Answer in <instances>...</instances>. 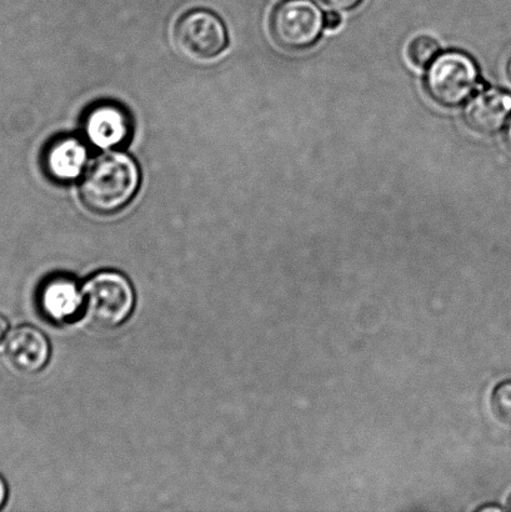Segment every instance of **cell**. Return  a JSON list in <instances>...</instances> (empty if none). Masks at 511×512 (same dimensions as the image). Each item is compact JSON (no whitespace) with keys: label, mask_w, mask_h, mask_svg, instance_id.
I'll return each instance as SVG.
<instances>
[{"label":"cell","mask_w":511,"mask_h":512,"mask_svg":"<svg viewBox=\"0 0 511 512\" xmlns=\"http://www.w3.org/2000/svg\"><path fill=\"white\" fill-rule=\"evenodd\" d=\"M140 187V172L132 157L105 153L89 165L80 182L84 207L95 214H114L132 202Z\"/></svg>","instance_id":"cell-1"},{"label":"cell","mask_w":511,"mask_h":512,"mask_svg":"<svg viewBox=\"0 0 511 512\" xmlns=\"http://www.w3.org/2000/svg\"><path fill=\"white\" fill-rule=\"evenodd\" d=\"M83 313L95 328H119L132 315L135 306L133 284L117 270H102L82 286Z\"/></svg>","instance_id":"cell-2"},{"label":"cell","mask_w":511,"mask_h":512,"mask_svg":"<svg viewBox=\"0 0 511 512\" xmlns=\"http://www.w3.org/2000/svg\"><path fill=\"white\" fill-rule=\"evenodd\" d=\"M479 70L469 55L457 52L439 54L430 64L425 88L435 102L458 107L479 87Z\"/></svg>","instance_id":"cell-3"},{"label":"cell","mask_w":511,"mask_h":512,"mask_svg":"<svg viewBox=\"0 0 511 512\" xmlns=\"http://www.w3.org/2000/svg\"><path fill=\"white\" fill-rule=\"evenodd\" d=\"M178 52L193 62L205 63L219 57L228 45V32L217 14L194 9L180 17L173 30Z\"/></svg>","instance_id":"cell-4"},{"label":"cell","mask_w":511,"mask_h":512,"mask_svg":"<svg viewBox=\"0 0 511 512\" xmlns=\"http://www.w3.org/2000/svg\"><path fill=\"white\" fill-rule=\"evenodd\" d=\"M270 27L280 47L305 49L317 42L322 34L324 15L310 0H284L275 8Z\"/></svg>","instance_id":"cell-5"},{"label":"cell","mask_w":511,"mask_h":512,"mask_svg":"<svg viewBox=\"0 0 511 512\" xmlns=\"http://www.w3.org/2000/svg\"><path fill=\"white\" fill-rule=\"evenodd\" d=\"M84 132L95 147L109 150L127 142L132 123L128 113L118 105L100 104L89 110Z\"/></svg>","instance_id":"cell-6"},{"label":"cell","mask_w":511,"mask_h":512,"mask_svg":"<svg viewBox=\"0 0 511 512\" xmlns=\"http://www.w3.org/2000/svg\"><path fill=\"white\" fill-rule=\"evenodd\" d=\"M5 351L14 369L20 373L35 374L48 364L50 343L42 331L23 325L10 333Z\"/></svg>","instance_id":"cell-7"},{"label":"cell","mask_w":511,"mask_h":512,"mask_svg":"<svg viewBox=\"0 0 511 512\" xmlns=\"http://www.w3.org/2000/svg\"><path fill=\"white\" fill-rule=\"evenodd\" d=\"M511 117V94L500 89L482 90L464 110L465 123L474 132L494 134Z\"/></svg>","instance_id":"cell-8"},{"label":"cell","mask_w":511,"mask_h":512,"mask_svg":"<svg viewBox=\"0 0 511 512\" xmlns=\"http://www.w3.org/2000/svg\"><path fill=\"white\" fill-rule=\"evenodd\" d=\"M39 308L50 321L65 323L83 311V294L77 281L67 275H54L42 285Z\"/></svg>","instance_id":"cell-9"},{"label":"cell","mask_w":511,"mask_h":512,"mask_svg":"<svg viewBox=\"0 0 511 512\" xmlns=\"http://www.w3.org/2000/svg\"><path fill=\"white\" fill-rule=\"evenodd\" d=\"M88 153L79 139L64 137L54 140L45 150V172L57 182L67 183L77 179L87 165Z\"/></svg>","instance_id":"cell-10"},{"label":"cell","mask_w":511,"mask_h":512,"mask_svg":"<svg viewBox=\"0 0 511 512\" xmlns=\"http://www.w3.org/2000/svg\"><path fill=\"white\" fill-rule=\"evenodd\" d=\"M440 53V47L437 42L429 35H419L410 42L408 47V57L415 67L425 68L432 64Z\"/></svg>","instance_id":"cell-11"},{"label":"cell","mask_w":511,"mask_h":512,"mask_svg":"<svg viewBox=\"0 0 511 512\" xmlns=\"http://www.w3.org/2000/svg\"><path fill=\"white\" fill-rule=\"evenodd\" d=\"M490 406L495 418L511 428V380L502 381L495 386L490 398Z\"/></svg>","instance_id":"cell-12"},{"label":"cell","mask_w":511,"mask_h":512,"mask_svg":"<svg viewBox=\"0 0 511 512\" xmlns=\"http://www.w3.org/2000/svg\"><path fill=\"white\" fill-rule=\"evenodd\" d=\"M324 5L334 10H348L360 3V0H322Z\"/></svg>","instance_id":"cell-13"},{"label":"cell","mask_w":511,"mask_h":512,"mask_svg":"<svg viewBox=\"0 0 511 512\" xmlns=\"http://www.w3.org/2000/svg\"><path fill=\"white\" fill-rule=\"evenodd\" d=\"M342 23V18L335 12H330L324 15V27L328 29H337Z\"/></svg>","instance_id":"cell-14"},{"label":"cell","mask_w":511,"mask_h":512,"mask_svg":"<svg viewBox=\"0 0 511 512\" xmlns=\"http://www.w3.org/2000/svg\"><path fill=\"white\" fill-rule=\"evenodd\" d=\"M9 333V321L4 315L0 314V344L3 343Z\"/></svg>","instance_id":"cell-15"},{"label":"cell","mask_w":511,"mask_h":512,"mask_svg":"<svg viewBox=\"0 0 511 512\" xmlns=\"http://www.w3.org/2000/svg\"><path fill=\"white\" fill-rule=\"evenodd\" d=\"M7 485H5L2 476H0V508H2L5 503V499H7Z\"/></svg>","instance_id":"cell-16"},{"label":"cell","mask_w":511,"mask_h":512,"mask_svg":"<svg viewBox=\"0 0 511 512\" xmlns=\"http://www.w3.org/2000/svg\"><path fill=\"white\" fill-rule=\"evenodd\" d=\"M504 510L505 509H503L502 506L489 504L478 509L479 512H503Z\"/></svg>","instance_id":"cell-17"},{"label":"cell","mask_w":511,"mask_h":512,"mask_svg":"<svg viewBox=\"0 0 511 512\" xmlns=\"http://www.w3.org/2000/svg\"><path fill=\"white\" fill-rule=\"evenodd\" d=\"M505 140H507V143L511 148V117L508 120L507 128H505Z\"/></svg>","instance_id":"cell-18"},{"label":"cell","mask_w":511,"mask_h":512,"mask_svg":"<svg viewBox=\"0 0 511 512\" xmlns=\"http://www.w3.org/2000/svg\"><path fill=\"white\" fill-rule=\"evenodd\" d=\"M507 75H508V79L510 80V83H511V57L509 58L508 64H507Z\"/></svg>","instance_id":"cell-19"},{"label":"cell","mask_w":511,"mask_h":512,"mask_svg":"<svg viewBox=\"0 0 511 512\" xmlns=\"http://www.w3.org/2000/svg\"><path fill=\"white\" fill-rule=\"evenodd\" d=\"M507 506H508V510L511 511V494L509 495V498L507 500Z\"/></svg>","instance_id":"cell-20"}]
</instances>
